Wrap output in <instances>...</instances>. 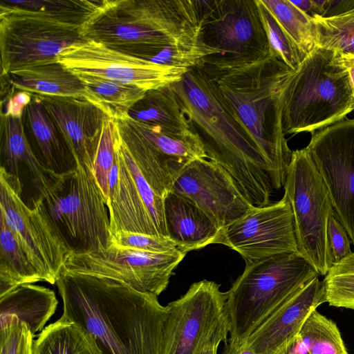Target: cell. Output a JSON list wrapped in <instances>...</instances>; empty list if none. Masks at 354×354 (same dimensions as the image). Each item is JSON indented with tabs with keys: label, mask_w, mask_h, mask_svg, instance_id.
Here are the masks:
<instances>
[{
	"label": "cell",
	"mask_w": 354,
	"mask_h": 354,
	"mask_svg": "<svg viewBox=\"0 0 354 354\" xmlns=\"http://www.w3.org/2000/svg\"><path fill=\"white\" fill-rule=\"evenodd\" d=\"M62 318L77 324L94 354H160L167 308L122 281L62 269Z\"/></svg>",
	"instance_id": "obj_1"
},
{
	"label": "cell",
	"mask_w": 354,
	"mask_h": 354,
	"mask_svg": "<svg viewBox=\"0 0 354 354\" xmlns=\"http://www.w3.org/2000/svg\"><path fill=\"white\" fill-rule=\"evenodd\" d=\"M197 67L266 160L273 188L283 187L292 151L283 131V111L296 71L269 56L241 60L212 55Z\"/></svg>",
	"instance_id": "obj_2"
},
{
	"label": "cell",
	"mask_w": 354,
	"mask_h": 354,
	"mask_svg": "<svg viewBox=\"0 0 354 354\" xmlns=\"http://www.w3.org/2000/svg\"><path fill=\"white\" fill-rule=\"evenodd\" d=\"M171 86L207 159L233 177L253 205L270 204V167L205 73L191 68Z\"/></svg>",
	"instance_id": "obj_3"
},
{
	"label": "cell",
	"mask_w": 354,
	"mask_h": 354,
	"mask_svg": "<svg viewBox=\"0 0 354 354\" xmlns=\"http://www.w3.org/2000/svg\"><path fill=\"white\" fill-rule=\"evenodd\" d=\"M82 35L86 40L148 60L167 47L198 40L199 28L176 0H104Z\"/></svg>",
	"instance_id": "obj_4"
},
{
	"label": "cell",
	"mask_w": 354,
	"mask_h": 354,
	"mask_svg": "<svg viewBox=\"0 0 354 354\" xmlns=\"http://www.w3.org/2000/svg\"><path fill=\"white\" fill-rule=\"evenodd\" d=\"M37 198L71 254L97 252L111 243L106 202L92 169L81 164L63 173L48 170Z\"/></svg>",
	"instance_id": "obj_5"
},
{
	"label": "cell",
	"mask_w": 354,
	"mask_h": 354,
	"mask_svg": "<svg viewBox=\"0 0 354 354\" xmlns=\"http://www.w3.org/2000/svg\"><path fill=\"white\" fill-rule=\"evenodd\" d=\"M353 110V89L338 53L315 46L303 59L287 89L283 133H312L346 118Z\"/></svg>",
	"instance_id": "obj_6"
},
{
	"label": "cell",
	"mask_w": 354,
	"mask_h": 354,
	"mask_svg": "<svg viewBox=\"0 0 354 354\" xmlns=\"http://www.w3.org/2000/svg\"><path fill=\"white\" fill-rule=\"evenodd\" d=\"M318 276L297 252L245 262L243 273L226 292L229 339L245 342L296 291Z\"/></svg>",
	"instance_id": "obj_7"
},
{
	"label": "cell",
	"mask_w": 354,
	"mask_h": 354,
	"mask_svg": "<svg viewBox=\"0 0 354 354\" xmlns=\"http://www.w3.org/2000/svg\"><path fill=\"white\" fill-rule=\"evenodd\" d=\"M283 187L292 212L298 252L319 275L326 276L333 265L328 225L334 210L306 147L292 151Z\"/></svg>",
	"instance_id": "obj_8"
},
{
	"label": "cell",
	"mask_w": 354,
	"mask_h": 354,
	"mask_svg": "<svg viewBox=\"0 0 354 354\" xmlns=\"http://www.w3.org/2000/svg\"><path fill=\"white\" fill-rule=\"evenodd\" d=\"M82 28L40 12L0 2L1 77L56 61L68 47L86 41Z\"/></svg>",
	"instance_id": "obj_9"
},
{
	"label": "cell",
	"mask_w": 354,
	"mask_h": 354,
	"mask_svg": "<svg viewBox=\"0 0 354 354\" xmlns=\"http://www.w3.org/2000/svg\"><path fill=\"white\" fill-rule=\"evenodd\" d=\"M227 294L214 281L192 283L179 299L169 303L160 354H199L206 342L228 324Z\"/></svg>",
	"instance_id": "obj_10"
},
{
	"label": "cell",
	"mask_w": 354,
	"mask_h": 354,
	"mask_svg": "<svg viewBox=\"0 0 354 354\" xmlns=\"http://www.w3.org/2000/svg\"><path fill=\"white\" fill-rule=\"evenodd\" d=\"M0 167V216L39 272L42 281L56 283L71 254L37 198L29 207Z\"/></svg>",
	"instance_id": "obj_11"
},
{
	"label": "cell",
	"mask_w": 354,
	"mask_h": 354,
	"mask_svg": "<svg viewBox=\"0 0 354 354\" xmlns=\"http://www.w3.org/2000/svg\"><path fill=\"white\" fill-rule=\"evenodd\" d=\"M185 255L179 250L154 253L111 243L100 252L70 254L62 268L118 279L140 292L158 297Z\"/></svg>",
	"instance_id": "obj_12"
},
{
	"label": "cell",
	"mask_w": 354,
	"mask_h": 354,
	"mask_svg": "<svg viewBox=\"0 0 354 354\" xmlns=\"http://www.w3.org/2000/svg\"><path fill=\"white\" fill-rule=\"evenodd\" d=\"M199 39L223 57L254 60L268 56L257 0H200Z\"/></svg>",
	"instance_id": "obj_13"
},
{
	"label": "cell",
	"mask_w": 354,
	"mask_h": 354,
	"mask_svg": "<svg viewBox=\"0 0 354 354\" xmlns=\"http://www.w3.org/2000/svg\"><path fill=\"white\" fill-rule=\"evenodd\" d=\"M311 134L306 149L354 245V118L346 117Z\"/></svg>",
	"instance_id": "obj_14"
},
{
	"label": "cell",
	"mask_w": 354,
	"mask_h": 354,
	"mask_svg": "<svg viewBox=\"0 0 354 354\" xmlns=\"http://www.w3.org/2000/svg\"><path fill=\"white\" fill-rule=\"evenodd\" d=\"M57 60L75 75H87L146 91L180 81L189 70L156 64L86 40L62 51Z\"/></svg>",
	"instance_id": "obj_15"
},
{
	"label": "cell",
	"mask_w": 354,
	"mask_h": 354,
	"mask_svg": "<svg viewBox=\"0 0 354 354\" xmlns=\"http://www.w3.org/2000/svg\"><path fill=\"white\" fill-rule=\"evenodd\" d=\"M170 191L197 205L221 230L255 207L222 166L206 158L180 167L172 176Z\"/></svg>",
	"instance_id": "obj_16"
},
{
	"label": "cell",
	"mask_w": 354,
	"mask_h": 354,
	"mask_svg": "<svg viewBox=\"0 0 354 354\" xmlns=\"http://www.w3.org/2000/svg\"><path fill=\"white\" fill-rule=\"evenodd\" d=\"M216 243L237 252L245 262L298 252L293 215L285 195L279 201L254 207L220 231Z\"/></svg>",
	"instance_id": "obj_17"
},
{
	"label": "cell",
	"mask_w": 354,
	"mask_h": 354,
	"mask_svg": "<svg viewBox=\"0 0 354 354\" xmlns=\"http://www.w3.org/2000/svg\"><path fill=\"white\" fill-rule=\"evenodd\" d=\"M38 96L59 130L76 165L81 164L92 169L104 122L109 116L86 99Z\"/></svg>",
	"instance_id": "obj_18"
},
{
	"label": "cell",
	"mask_w": 354,
	"mask_h": 354,
	"mask_svg": "<svg viewBox=\"0 0 354 354\" xmlns=\"http://www.w3.org/2000/svg\"><path fill=\"white\" fill-rule=\"evenodd\" d=\"M325 291L318 277L296 291L246 339L255 354H274L297 335L303 323L325 303Z\"/></svg>",
	"instance_id": "obj_19"
},
{
	"label": "cell",
	"mask_w": 354,
	"mask_h": 354,
	"mask_svg": "<svg viewBox=\"0 0 354 354\" xmlns=\"http://www.w3.org/2000/svg\"><path fill=\"white\" fill-rule=\"evenodd\" d=\"M114 149L115 156L109 174L106 203L111 236L121 231L160 235L115 141Z\"/></svg>",
	"instance_id": "obj_20"
},
{
	"label": "cell",
	"mask_w": 354,
	"mask_h": 354,
	"mask_svg": "<svg viewBox=\"0 0 354 354\" xmlns=\"http://www.w3.org/2000/svg\"><path fill=\"white\" fill-rule=\"evenodd\" d=\"M167 236L183 252L216 243L221 230L192 202L169 191L163 201Z\"/></svg>",
	"instance_id": "obj_21"
},
{
	"label": "cell",
	"mask_w": 354,
	"mask_h": 354,
	"mask_svg": "<svg viewBox=\"0 0 354 354\" xmlns=\"http://www.w3.org/2000/svg\"><path fill=\"white\" fill-rule=\"evenodd\" d=\"M1 77L16 90L38 95L83 98L91 102V96L81 79L57 60Z\"/></svg>",
	"instance_id": "obj_22"
},
{
	"label": "cell",
	"mask_w": 354,
	"mask_h": 354,
	"mask_svg": "<svg viewBox=\"0 0 354 354\" xmlns=\"http://www.w3.org/2000/svg\"><path fill=\"white\" fill-rule=\"evenodd\" d=\"M58 301L46 287L26 283L0 297V329L24 322L35 336L55 313Z\"/></svg>",
	"instance_id": "obj_23"
},
{
	"label": "cell",
	"mask_w": 354,
	"mask_h": 354,
	"mask_svg": "<svg viewBox=\"0 0 354 354\" xmlns=\"http://www.w3.org/2000/svg\"><path fill=\"white\" fill-rule=\"evenodd\" d=\"M1 167L7 172L12 186L22 192L19 166L28 168L37 188L47 180L48 170L33 153L24 133L22 117L1 113Z\"/></svg>",
	"instance_id": "obj_24"
},
{
	"label": "cell",
	"mask_w": 354,
	"mask_h": 354,
	"mask_svg": "<svg viewBox=\"0 0 354 354\" xmlns=\"http://www.w3.org/2000/svg\"><path fill=\"white\" fill-rule=\"evenodd\" d=\"M27 123L40 153V162L55 173L68 171L77 165L59 130L38 95L32 99L25 112Z\"/></svg>",
	"instance_id": "obj_25"
},
{
	"label": "cell",
	"mask_w": 354,
	"mask_h": 354,
	"mask_svg": "<svg viewBox=\"0 0 354 354\" xmlns=\"http://www.w3.org/2000/svg\"><path fill=\"white\" fill-rule=\"evenodd\" d=\"M135 121L178 134L190 130L186 115L171 84L149 90L129 110Z\"/></svg>",
	"instance_id": "obj_26"
},
{
	"label": "cell",
	"mask_w": 354,
	"mask_h": 354,
	"mask_svg": "<svg viewBox=\"0 0 354 354\" xmlns=\"http://www.w3.org/2000/svg\"><path fill=\"white\" fill-rule=\"evenodd\" d=\"M124 121L167 160L171 168V177L187 162L198 158H207L198 136L191 129L185 133L178 134L130 118Z\"/></svg>",
	"instance_id": "obj_27"
},
{
	"label": "cell",
	"mask_w": 354,
	"mask_h": 354,
	"mask_svg": "<svg viewBox=\"0 0 354 354\" xmlns=\"http://www.w3.org/2000/svg\"><path fill=\"white\" fill-rule=\"evenodd\" d=\"M116 123L123 142L142 174L155 192L164 199L171 186V168L169 162L124 120Z\"/></svg>",
	"instance_id": "obj_28"
},
{
	"label": "cell",
	"mask_w": 354,
	"mask_h": 354,
	"mask_svg": "<svg viewBox=\"0 0 354 354\" xmlns=\"http://www.w3.org/2000/svg\"><path fill=\"white\" fill-rule=\"evenodd\" d=\"M43 281L0 216V297L21 285Z\"/></svg>",
	"instance_id": "obj_29"
},
{
	"label": "cell",
	"mask_w": 354,
	"mask_h": 354,
	"mask_svg": "<svg viewBox=\"0 0 354 354\" xmlns=\"http://www.w3.org/2000/svg\"><path fill=\"white\" fill-rule=\"evenodd\" d=\"M91 96V102L114 120L129 118L131 108L147 91L135 85L126 84L102 77L77 75Z\"/></svg>",
	"instance_id": "obj_30"
},
{
	"label": "cell",
	"mask_w": 354,
	"mask_h": 354,
	"mask_svg": "<svg viewBox=\"0 0 354 354\" xmlns=\"http://www.w3.org/2000/svg\"><path fill=\"white\" fill-rule=\"evenodd\" d=\"M32 354H94L82 330L60 317L46 326L34 342Z\"/></svg>",
	"instance_id": "obj_31"
},
{
	"label": "cell",
	"mask_w": 354,
	"mask_h": 354,
	"mask_svg": "<svg viewBox=\"0 0 354 354\" xmlns=\"http://www.w3.org/2000/svg\"><path fill=\"white\" fill-rule=\"evenodd\" d=\"M304 58L315 47L312 19L290 0H261Z\"/></svg>",
	"instance_id": "obj_32"
},
{
	"label": "cell",
	"mask_w": 354,
	"mask_h": 354,
	"mask_svg": "<svg viewBox=\"0 0 354 354\" xmlns=\"http://www.w3.org/2000/svg\"><path fill=\"white\" fill-rule=\"evenodd\" d=\"M0 2L15 8L40 12L84 27L101 9L104 0H1Z\"/></svg>",
	"instance_id": "obj_33"
},
{
	"label": "cell",
	"mask_w": 354,
	"mask_h": 354,
	"mask_svg": "<svg viewBox=\"0 0 354 354\" xmlns=\"http://www.w3.org/2000/svg\"><path fill=\"white\" fill-rule=\"evenodd\" d=\"M297 335L309 354H348L337 324L316 310L307 317Z\"/></svg>",
	"instance_id": "obj_34"
},
{
	"label": "cell",
	"mask_w": 354,
	"mask_h": 354,
	"mask_svg": "<svg viewBox=\"0 0 354 354\" xmlns=\"http://www.w3.org/2000/svg\"><path fill=\"white\" fill-rule=\"evenodd\" d=\"M315 46L354 55V8L332 17L312 19Z\"/></svg>",
	"instance_id": "obj_35"
},
{
	"label": "cell",
	"mask_w": 354,
	"mask_h": 354,
	"mask_svg": "<svg viewBox=\"0 0 354 354\" xmlns=\"http://www.w3.org/2000/svg\"><path fill=\"white\" fill-rule=\"evenodd\" d=\"M322 282L329 306L354 310V252L333 264Z\"/></svg>",
	"instance_id": "obj_36"
},
{
	"label": "cell",
	"mask_w": 354,
	"mask_h": 354,
	"mask_svg": "<svg viewBox=\"0 0 354 354\" xmlns=\"http://www.w3.org/2000/svg\"><path fill=\"white\" fill-rule=\"evenodd\" d=\"M114 141L134 180L138 192L142 198L158 234L161 236H167L163 211L164 199L155 192L138 168L131 153L120 137L115 120L114 127Z\"/></svg>",
	"instance_id": "obj_37"
},
{
	"label": "cell",
	"mask_w": 354,
	"mask_h": 354,
	"mask_svg": "<svg viewBox=\"0 0 354 354\" xmlns=\"http://www.w3.org/2000/svg\"><path fill=\"white\" fill-rule=\"evenodd\" d=\"M268 44V56L276 58L297 71L304 59L297 48L282 30L271 12L257 0Z\"/></svg>",
	"instance_id": "obj_38"
},
{
	"label": "cell",
	"mask_w": 354,
	"mask_h": 354,
	"mask_svg": "<svg viewBox=\"0 0 354 354\" xmlns=\"http://www.w3.org/2000/svg\"><path fill=\"white\" fill-rule=\"evenodd\" d=\"M219 53L198 40L185 44L169 46L149 61L156 64L191 69L198 66L202 60L208 56Z\"/></svg>",
	"instance_id": "obj_39"
},
{
	"label": "cell",
	"mask_w": 354,
	"mask_h": 354,
	"mask_svg": "<svg viewBox=\"0 0 354 354\" xmlns=\"http://www.w3.org/2000/svg\"><path fill=\"white\" fill-rule=\"evenodd\" d=\"M115 120L105 119L93 162L92 171L100 187L106 202L109 200V174L115 160L114 149Z\"/></svg>",
	"instance_id": "obj_40"
},
{
	"label": "cell",
	"mask_w": 354,
	"mask_h": 354,
	"mask_svg": "<svg viewBox=\"0 0 354 354\" xmlns=\"http://www.w3.org/2000/svg\"><path fill=\"white\" fill-rule=\"evenodd\" d=\"M111 243L154 253L172 252L178 250L176 244L167 236L127 231H121L113 235Z\"/></svg>",
	"instance_id": "obj_41"
},
{
	"label": "cell",
	"mask_w": 354,
	"mask_h": 354,
	"mask_svg": "<svg viewBox=\"0 0 354 354\" xmlns=\"http://www.w3.org/2000/svg\"><path fill=\"white\" fill-rule=\"evenodd\" d=\"M34 335L28 325L18 323L0 329V354H32Z\"/></svg>",
	"instance_id": "obj_42"
},
{
	"label": "cell",
	"mask_w": 354,
	"mask_h": 354,
	"mask_svg": "<svg viewBox=\"0 0 354 354\" xmlns=\"http://www.w3.org/2000/svg\"><path fill=\"white\" fill-rule=\"evenodd\" d=\"M328 240L333 264L352 252L350 246L351 240L347 231L337 218L335 212L328 221Z\"/></svg>",
	"instance_id": "obj_43"
},
{
	"label": "cell",
	"mask_w": 354,
	"mask_h": 354,
	"mask_svg": "<svg viewBox=\"0 0 354 354\" xmlns=\"http://www.w3.org/2000/svg\"><path fill=\"white\" fill-rule=\"evenodd\" d=\"M229 325L221 326L213 336L206 342L199 354H218L217 351L221 342H227Z\"/></svg>",
	"instance_id": "obj_44"
},
{
	"label": "cell",
	"mask_w": 354,
	"mask_h": 354,
	"mask_svg": "<svg viewBox=\"0 0 354 354\" xmlns=\"http://www.w3.org/2000/svg\"><path fill=\"white\" fill-rule=\"evenodd\" d=\"M354 8V0H328L323 17L328 18L342 15Z\"/></svg>",
	"instance_id": "obj_45"
},
{
	"label": "cell",
	"mask_w": 354,
	"mask_h": 354,
	"mask_svg": "<svg viewBox=\"0 0 354 354\" xmlns=\"http://www.w3.org/2000/svg\"><path fill=\"white\" fill-rule=\"evenodd\" d=\"M274 354H309L297 335L283 345Z\"/></svg>",
	"instance_id": "obj_46"
},
{
	"label": "cell",
	"mask_w": 354,
	"mask_h": 354,
	"mask_svg": "<svg viewBox=\"0 0 354 354\" xmlns=\"http://www.w3.org/2000/svg\"><path fill=\"white\" fill-rule=\"evenodd\" d=\"M221 354H255L254 352L248 347L245 341L240 343L232 342L227 339L225 343V346Z\"/></svg>",
	"instance_id": "obj_47"
},
{
	"label": "cell",
	"mask_w": 354,
	"mask_h": 354,
	"mask_svg": "<svg viewBox=\"0 0 354 354\" xmlns=\"http://www.w3.org/2000/svg\"><path fill=\"white\" fill-rule=\"evenodd\" d=\"M290 1L295 6L311 19L320 17L319 12L314 0Z\"/></svg>",
	"instance_id": "obj_48"
},
{
	"label": "cell",
	"mask_w": 354,
	"mask_h": 354,
	"mask_svg": "<svg viewBox=\"0 0 354 354\" xmlns=\"http://www.w3.org/2000/svg\"><path fill=\"white\" fill-rule=\"evenodd\" d=\"M337 53V52H336ZM343 64L346 68L354 92V55L337 53Z\"/></svg>",
	"instance_id": "obj_49"
}]
</instances>
